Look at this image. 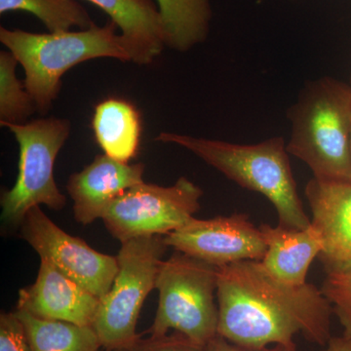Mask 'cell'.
Masks as SVG:
<instances>
[{
    "instance_id": "603a6c76",
    "label": "cell",
    "mask_w": 351,
    "mask_h": 351,
    "mask_svg": "<svg viewBox=\"0 0 351 351\" xmlns=\"http://www.w3.org/2000/svg\"><path fill=\"white\" fill-rule=\"evenodd\" d=\"M131 351H204V346L196 345L184 335H165L159 338L141 339L140 343Z\"/></svg>"
},
{
    "instance_id": "7c38bea8",
    "label": "cell",
    "mask_w": 351,
    "mask_h": 351,
    "mask_svg": "<svg viewBox=\"0 0 351 351\" xmlns=\"http://www.w3.org/2000/svg\"><path fill=\"white\" fill-rule=\"evenodd\" d=\"M306 197L311 223L319 232L323 249L318 256L326 272L351 269V181H325L313 177Z\"/></svg>"
},
{
    "instance_id": "9c48e42d",
    "label": "cell",
    "mask_w": 351,
    "mask_h": 351,
    "mask_svg": "<svg viewBox=\"0 0 351 351\" xmlns=\"http://www.w3.org/2000/svg\"><path fill=\"white\" fill-rule=\"evenodd\" d=\"M20 226L21 237L40 258L49 261L62 274L99 299L112 288L119 271L117 257L94 250L84 240L64 232L40 206L29 210Z\"/></svg>"
},
{
    "instance_id": "ac0fdd59",
    "label": "cell",
    "mask_w": 351,
    "mask_h": 351,
    "mask_svg": "<svg viewBox=\"0 0 351 351\" xmlns=\"http://www.w3.org/2000/svg\"><path fill=\"white\" fill-rule=\"evenodd\" d=\"M27 331L32 351H101L98 335L92 326L41 319L24 311H16Z\"/></svg>"
},
{
    "instance_id": "d6986e66",
    "label": "cell",
    "mask_w": 351,
    "mask_h": 351,
    "mask_svg": "<svg viewBox=\"0 0 351 351\" xmlns=\"http://www.w3.org/2000/svg\"><path fill=\"white\" fill-rule=\"evenodd\" d=\"M14 11L32 14L50 32L87 29L95 25L77 0H0V14Z\"/></svg>"
},
{
    "instance_id": "e0dca14e",
    "label": "cell",
    "mask_w": 351,
    "mask_h": 351,
    "mask_svg": "<svg viewBox=\"0 0 351 351\" xmlns=\"http://www.w3.org/2000/svg\"><path fill=\"white\" fill-rule=\"evenodd\" d=\"M162 19L166 46L186 52L208 38L211 0H156Z\"/></svg>"
},
{
    "instance_id": "484cf974",
    "label": "cell",
    "mask_w": 351,
    "mask_h": 351,
    "mask_svg": "<svg viewBox=\"0 0 351 351\" xmlns=\"http://www.w3.org/2000/svg\"><path fill=\"white\" fill-rule=\"evenodd\" d=\"M106 351H131L129 350H106Z\"/></svg>"
},
{
    "instance_id": "4fadbf2b",
    "label": "cell",
    "mask_w": 351,
    "mask_h": 351,
    "mask_svg": "<svg viewBox=\"0 0 351 351\" xmlns=\"http://www.w3.org/2000/svg\"><path fill=\"white\" fill-rule=\"evenodd\" d=\"M145 165L129 164L103 154L69 177L66 189L78 223L89 225L103 218L108 206L127 189L144 182Z\"/></svg>"
},
{
    "instance_id": "277c9868",
    "label": "cell",
    "mask_w": 351,
    "mask_h": 351,
    "mask_svg": "<svg viewBox=\"0 0 351 351\" xmlns=\"http://www.w3.org/2000/svg\"><path fill=\"white\" fill-rule=\"evenodd\" d=\"M289 154L314 178L351 181V86L332 77L306 84L290 108Z\"/></svg>"
},
{
    "instance_id": "ffe728a7",
    "label": "cell",
    "mask_w": 351,
    "mask_h": 351,
    "mask_svg": "<svg viewBox=\"0 0 351 351\" xmlns=\"http://www.w3.org/2000/svg\"><path fill=\"white\" fill-rule=\"evenodd\" d=\"M18 60L11 52H0V124H23L36 112L25 83L16 76Z\"/></svg>"
},
{
    "instance_id": "5bb4252c",
    "label": "cell",
    "mask_w": 351,
    "mask_h": 351,
    "mask_svg": "<svg viewBox=\"0 0 351 351\" xmlns=\"http://www.w3.org/2000/svg\"><path fill=\"white\" fill-rule=\"evenodd\" d=\"M99 7L117 24L132 62L147 64L166 47L158 6L152 0H86Z\"/></svg>"
},
{
    "instance_id": "d4e9b609",
    "label": "cell",
    "mask_w": 351,
    "mask_h": 351,
    "mask_svg": "<svg viewBox=\"0 0 351 351\" xmlns=\"http://www.w3.org/2000/svg\"><path fill=\"white\" fill-rule=\"evenodd\" d=\"M322 351H351V339L348 337H338L331 338Z\"/></svg>"
},
{
    "instance_id": "5b68a950",
    "label": "cell",
    "mask_w": 351,
    "mask_h": 351,
    "mask_svg": "<svg viewBox=\"0 0 351 351\" xmlns=\"http://www.w3.org/2000/svg\"><path fill=\"white\" fill-rule=\"evenodd\" d=\"M219 267L176 251L161 263L156 289L159 302L152 338L170 330L205 346L218 335V307L215 304Z\"/></svg>"
},
{
    "instance_id": "2e32d148",
    "label": "cell",
    "mask_w": 351,
    "mask_h": 351,
    "mask_svg": "<svg viewBox=\"0 0 351 351\" xmlns=\"http://www.w3.org/2000/svg\"><path fill=\"white\" fill-rule=\"evenodd\" d=\"M92 128L97 143L107 156L124 163L137 156L142 122L130 101L115 98L101 101L95 108Z\"/></svg>"
},
{
    "instance_id": "52a82bcc",
    "label": "cell",
    "mask_w": 351,
    "mask_h": 351,
    "mask_svg": "<svg viewBox=\"0 0 351 351\" xmlns=\"http://www.w3.org/2000/svg\"><path fill=\"white\" fill-rule=\"evenodd\" d=\"M4 127L17 141L20 156L15 184L3 191L0 199L2 221L7 226H19L29 210L40 205L63 209L66 196L55 182L54 164L71 134L69 120L48 117Z\"/></svg>"
},
{
    "instance_id": "8fae6325",
    "label": "cell",
    "mask_w": 351,
    "mask_h": 351,
    "mask_svg": "<svg viewBox=\"0 0 351 351\" xmlns=\"http://www.w3.org/2000/svg\"><path fill=\"white\" fill-rule=\"evenodd\" d=\"M36 282L19 291L18 311L41 319L93 327L100 299L40 258Z\"/></svg>"
},
{
    "instance_id": "3957f363",
    "label": "cell",
    "mask_w": 351,
    "mask_h": 351,
    "mask_svg": "<svg viewBox=\"0 0 351 351\" xmlns=\"http://www.w3.org/2000/svg\"><path fill=\"white\" fill-rule=\"evenodd\" d=\"M117 27L108 21L77 32L32 34L0 27V41L25 71V87L36 110L46 114L62 87V77L71 68L97 58L132 62L130 52Z\"/></svg>"
},
{
    "instance_id": "44dd1931",
    "label": "cell",
    "mask_w": 351,
    "mask_h": 351,
    "mask_svg": "<svg viewBox=\"0 0 351 351\" xmlns=\"http://www.w3.org/2000/svg\"><path fill=\"white\" fill-rule=\"evenodd\" d=\"M321 290L345 329L343 336L351 339V269L327 272Z\"/></svg>"
},
{
    "instance_id": "7a4b0ae2",
    "label": "cell",
    "mask_w": 351,
    "mask_h": 351,
    "mask_svg": "<svg viewBox=\"0 0 351 351\" xmlns=\"http://www.w3.org/2000/svg\"><path fill=\"white\" fill-rule=\"evenodd\" d=\"M156 141L180 145L242 188L262 193L276 207L279 225L284 228L302 230L311 225L298 193L283 138L237 145L161 132Z\"/></svg>"
},
{
    "instance_id": "6da1fadb",
    "label": "cell",
    "mask_w": 351,
    "mask_h": 351,
    "mask_svg": "<svg viewBox=\"0 0 351 351\" xmlns=\"http://www.w3.org/2000/svg\"><path fill=\"white\" fill-rule=\"evenodd\" d=\"M217 297L219 336L245 350L295 348L298 332L319 346L332 338V306L322 290L284 283L261 261L219 267Z\"/></svg>"
},
{
    "instance_id": "cb8c5ba5",
    "label": "cell",
    "mask_w": 351,
    "mask_h": 351,
    "mask_svg": "<svg viewBox=\"0 0 351 351\" xmlns=\"http://www.w3.org/2000/svg\"><path fill=\"white\" fill-rule=\"evenodd\" d=\"M204 351H298V350L297 348H286L283 346H274L272 348H265L258 350H245V348L233 345L223 337L217 335L204 346Z\"/></svg>"
},
{
    "instance_id": "ba28073f",
    "label": "cell",
    "mask_w": 351,
    "mask_h": 351,
    "mask_svg": "<svg viewBox=\"0 0 351 351\" xmlns=\"http://www.w3.org/2000/svg\"><path fill=\"white\" fill-rule=\"evenodd\" d=\"M202 195V189L184 177L171 186L144 182L113 200L101 219L121 243L140 237H165L195 218Z\"/></svg>"
},
{
    "instance_id": "30bf717a",
    "label": "cell",
    "mask_w": 351,
    "mask_h": 351,
    "mask_svg": "<svg viewBox=\"0 0 351 351\" xmlns=\"http://www.w3.org/2000/svg\"><path fill=\"white\" fill-rule=\"evenodd\" d=\"M168 247L221 267L242 261H261L267 246L260 228L246 214L209 219L193 218L180 230L164 237Z\"/></svg>"
},
{
    "instance_id": "8992f818",
    "label": "cell",
    "mask_w": 351,
    "mask_h": 351,
    "mask_svg": "<svg viewBox=\"0 0 351 351\" xmlns=\"http://www.w3.org/2000/svg\"><path fill=\"white\" fill-rule=\"evenodd\" d=\"M164 237H140L122 242L119 271L112 288L100 299L93 328L105 350H132L140 343L137 323L152 290L166 249Z\"/></svg>"
},
{
    "instance_id": "9a60e30c",
    "label": "cell",
    "mask_w": 351,
    "mask_h": 351,
    "mask_svg": "<svg viewBox=\"0 0 351 351\" xmlns=\"http://www.w3.org/2000/svg\"><path fill=\"white\" fill-rule=\"evenodd\" d=\"M258 228L267 246L262 260L265 269L284 283L306 284L309 267L323 249L322 237L315 226L311 223L297 230L263 223Z\"/></svg>"
},
{
    "instance_id": "7402d4cb",
    "label": "cell",
    "mask_w": 351,
    "mask_h": 351,
    "mask_svg": "<svg viewBox=\"0 0 351 351\" xmlns=\"http://www.w3.org/2000/svg\"><path fill=\"white\" fill-rule=\"evenodd\" d=\"M0 351H32L17 311L0 315Z\"/></svg>"
}]
</instances>
